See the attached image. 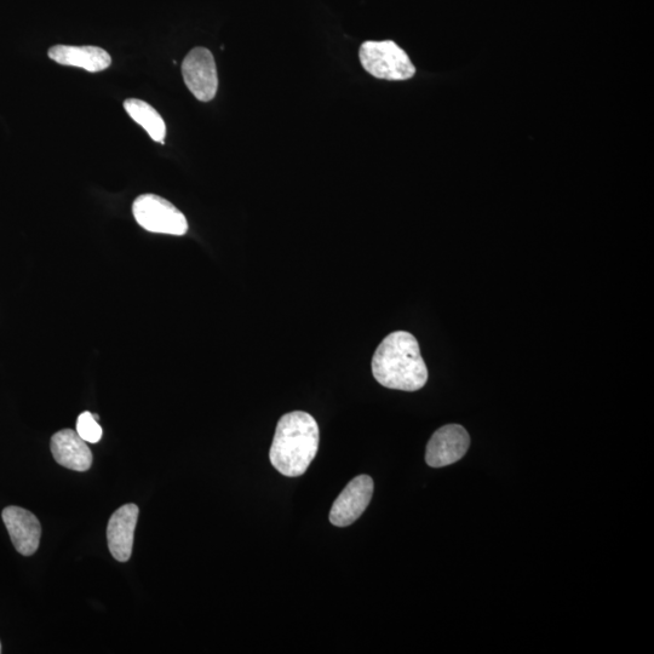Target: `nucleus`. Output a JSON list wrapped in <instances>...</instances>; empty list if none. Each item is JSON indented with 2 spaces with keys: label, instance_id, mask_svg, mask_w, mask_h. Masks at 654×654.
<instances>
[{
  "label": "nucleus",
  "instance_id": "1",
  "mask_svg": "<svg viewBox=\"0 0 654 654\" xmlns=\"http://www.w3.org/2000/svg\"><path fill=\"white\" fill-rule=\"evenodd\" d=\"M372 374L389 389L417 392L426 386L428 369L416 337L397 331L384 338L372 359Z\"/></svg>",
  "mask_w": 654,
  "mask_h": 654
},
{
  "label": "nucleus",
  "instance_id": "2",
  "mask_svg": "<svg viewBox=\"0 0 654 654\" xmlns=\"http://www.w3.org/2000/svg\"><path fill=\"white\" fill-rule=\"evenodd\" d=\"M319 441V426L312 415L286 413L275 429L269 460L281 475L297 478L307 472L317 456Z\"/></svg>",
  "mask_w": 654,
  "mask_h": 654
},
{
  "label": "nucleus",
  "instance_id": "3",
  "mask_svg": "<svg viewBox=\"0 0 654 654\" xmlns=\"http://www.w3.org/2000/svg\"><path fill=\"white\" fill-rule=\"evenodd\" d=\"M359 57L364 70L378 79L407 80L416 73L410 57L392 40L365 42Z\"/></svg>",
  "mask_w": 654,
  "mask_h": 654
},
{
  "label": "nucleus",
  "instance_id": "4",
  "mask_svg": "<svg viewBox=\"0 0 654 654\" xmlns=\"http://www.w3.org/2000/svg\"><path fill=\"white\" fill-rule=\"evenodd\" d=\"M135 220L152 233L185 235L188 222L185 215L168 200L156 194H143L133 205Z\"/></svg>",
  "mask_w": 654,
  "mask_h": 654
},
{
  "label": "nucleus",
  "instance_id": "5",
  "mask_svg": "<svg viewBox=\"0 0 654 654\" xmlns=\"http://www.w3.org/2000/svg\"><path fill=\"white\" fill-rule=\"evenodd\" d=\"M182 76L195 99L202 102L215 99L218 76L215 57L210 50L194 48L189 51L182 63Z\"/></svg>",
  "mask_w": 654,
  "mask_h": 654
},
{
  "label": "nucleus",
  "instance_id": "6",
  "mask_svg": "<svg viewBox=\"0 0 654 654\" xmlns=\"http://www.w3.org/2000/svg\"><path fill=\"white\" fill-rule=\"evenodd\" d=\"M374 480L369 475H359L337 497L330 512V522L337 527L354 524L364 514L374 496Z\"/></svg>",
  "mask_w": 654,
  "mask_h": 654
},
{
  "label": "nucleus",
  "instance_id": "7",
  "mask_svg": "<svg viewBox=\"0 0 654 654\" xmlns=\"http://www.w3.org/2000/svg\"><path fill=\"white\" fill-rule=\"evenodd\" d=\"M470 446V436L460 424H447L436 430L430 438L426 451L429 467L443 468L451 466L464 456Z\"/></svg>",
  "mask_w": 654,
  "mask_h": 654
},
{
  "label": "nucleus",
  "instance_id": "8",
  "mask_svg": "<svg viewBox=\"0 0 654 654\" xmlns=\"http://www.w3.org/2000/svg\"><path fill=\"white\" fill-rule=\"evenodd\" d=\"M140 509L136 504H125L112 514L107 527L109 552L113 558L126 562L131 558L134 547V535L139 519Z\"/></svg>",
  "mask_w": 654,
  "mask_h": 654
},
{
  "label": "nucleus",
  "instance_id": "9",
  "mask_svg": "<svg viewBox=\"0 0 654 654\" xmlns=\"http://www.w3.org/2000/svg\"><path fill=\"white\" fill-rule=\"evenodd\" d=\"M2 518L17 552L25 556L36 553L42 536L37 516L24 508L11 506L3 510Z\"/></svg>",
  "mask_w": 654,
  "mask_h": 654
},
{
  "label": "nucleus",
  "instance_id": "10",
  "mask_svg": "<svg viewBox=\"0 0 654 654\" xmlns=\"http://www.w3.org/2000/svg\"><path fill=\"white\" fill-rule=\"evenodd\" d=\"M51 452L60 466L86 472L93 466V453L77 430L63 429L51 438Z\"/></svg>",
  "mask_w": 654,
  "mask_h": 654
},
{
  "label": "nucleus",
  "instance_id": "11",
  "mask_svg": "<svg viewBox=\"0 0 654 654\" xmlns=\"http://www.w3.org/2000/svg\"><path fill=\"white\" fill-rule=\"evenodd\" d=\"M48 55L59 65L83 68L91 73L105 71L112 65L111 55L99 47L55 45L49 50Z\"/></svg>",
  "mask_w": 654,
  "mask_h": 654
},
{
  "label": "nucleus",
  "instance_id": "12",
  "mask_svg": "<svg viewBox=\"0 0 654 654\" xmlns=\"http://www.w3.org/2000/svg\"><path fill=\"white\" fill-rule=\"evenodd\" d=\"M126 113L129 114L135 122L142 126L147 131V134L152 137L153 141L163 143L166 135V125L164 119L149 103L129 99L124 102Z\"/></svg>",
  "mask_w": 654,
  "mask_h": 654
},
{
  "label": "nucleus",
  "instance_id": "13",
  "mask_svg": "<svg viewBox=\"0 0 654 654\" xmlns=\"http://www.w3.org/2000/svg\"><path fill=\"white\" fill-rule=\"evenodd\" d=\"M77 433L86 443L97 444L102 439L103 430L93 413H80L77 421Z\"/></svg>",
  "mask_w": 654,
  "mask_h": 654
},
{
  "label": "nucleus",
  "instance_id": "14",
  "mask_svg": "<svg viewBox=\"0 0 654 654\" xmlns=\"http://www.w3.org/2000/svg\"><path fill=\"white\" fill-rule=\"evenodd\" d=\"M0 652H2V645H0Z\"/></svg>",
  "mask_w": 654,
  "mask_h": 654
}]
</instances>
